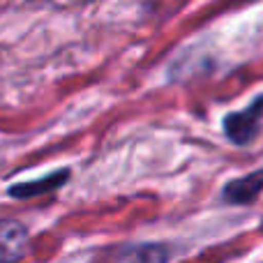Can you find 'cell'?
<instances>
[{
	"label": "cell",
	"mask_w": 263,
	"mask_h": 263,
	"mask_svg": "<svg viewBox=\"0 0 263 263\" xmlns=\"http://www.w3.org/2000/svg\"><path fill=\"white\" fill-rule=\"evenodd\" d=\"M263 120V97H256L247 109L224 118V132L236 145H247L254 141Z\"/></svg>",
	"instance_id": "obj_1"
},
{
	"label": "cell",
	"mask_w": 263,
	"mask_h": 263,
	"mask_svg": "<svg viewBox=\"0 0 263 263\" xmlns=\"http://www.w3.org/2000/svg\"><path fill=\"white\" fill-rule=\"evenodd\" d=\"M261 190H263V171H254L229 182L222 192V199L233 205H245L252 203L261 194Z\"/></svg>",
	"instance_id": "obj_2"
},
{
	"label": "cell",
	"mask_w": 263,
	"mask_h": 263,
	"mask_svg": "<svg viewBox=\"0 0 263 263\" xmlns=\"http://www.w3.org/2000/svg\"><path fill=\"white\" fill-rule=\"evenodd\" d=\"M26 250V229L18 222H0V263H14Z\"/></svg>",
	"instance_id": "obj_3"
},
{
	"label": "cell",
	"mask_w": 263,
	"mask_h": 263,
	"mask_svg": "<svg viewBox=\"0 0 263 263\" xmlns=\"http://www.w3.org/2000/svg\"><path fill=\"white\" fill-rule=\"evenodd\" d=\"M69 178V171L63 168V171H55L51 176L42 178V180H32V182H18V185H12L7 190L9 196L14 199H32V196H40V194H46V192H53L58 187H63Z\"/></svg>",
	"instance_id": "obj_4"
},
{
	"label": "cell",
	"mask_w": 263,
	"mask_h": 263,
	"mask_svg": "<svg viewBox=\"0 0 263 263\" xmlns=\"http://www.w3.org/2000/svg\"><path fill=\"white\" fill-rule=\"evenodd\" d=\"M171 261V250L168 245L159 242H145V245L127 247L116 256L114 263H168Z\"/></svg>",
	"instance_id": "obj_5"
}]
</instances>
